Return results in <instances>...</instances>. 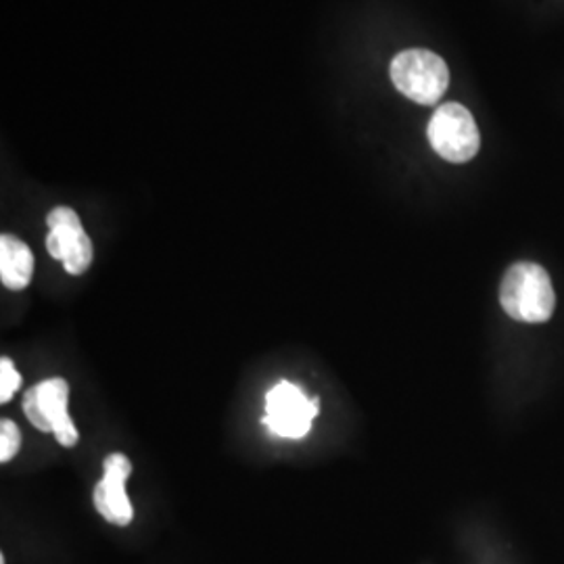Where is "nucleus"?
<instances>
[{
    "mask_svg": "<svg viewBox=\"0 0 564 564\" xmlns=\"http://www.w3.org/2000/svg\"><path fill=\"white\" fill-rule=\"evenodd\" d=\"M500 303L506 314L519 323L550 321L556 307V293L542 265L519 262L508 268L500 286Z\"/></svg>",
    "mask_w": 564,
    "mask_h": 564,
    "instance_id": "f257e3e1",
    "label": "nucleus"
},
{
    "mask_svg": "<svg viewBox=\"0 0 564 564\" xmlns=\"http://www.w3.org/2000/svg\"><path fill=\"white\" fill-rule=\"evenodd\" d=\"M391 80L410 101L435 105L449 86V69L433 51L408 48L391 61Z\"/></svg>",
    "mask_w": 564,
    "mask_h": 564,
    "instance_id": "f03ea898",
    "label": "nucleus"
},
{
    "mask_svg": "<svg viewBox=\"0 0 564 564\" xmlns=\"http://www.w3.org/2000/svg\"><path fill=\"white\" fill-rule=\"evenodd\" d=\"M426 137L435 153L445 162H470L481 147L475 118L460 102H445L437 107L426 126Z\"/></svg>",
    "mask_w": 564,
    "mask_h": 564,
    "instance_id": "7ed1b4c3",
    "label": "nucleus"
},
{
    "mask_svg": "<svg viewBox=\"0 0 564 564\" xmlns=\"http://www.w3.org/2000/svg\"><path fill=\"white\" fill-rule=\"evenodd\" d=\"M69 384L65 379H48L34 384L23 395V412L28 421L39 431L55 433V440L63 447L78 444V429L72 423L69 412Z\"/></svg>",
    "mask_w": 564,
    "mask_h": 564,
    "instance_id": "20e7f679",
    "label": "nucleus"
},
{
    "mask_svg": "<svg viewBox=\"0 0 564 564\" xmlns=\"http://www.w3.org/2000/svg\"><path fill=\"white\" fill-rule=\"evenodd\" d=\"M321 410V400H310L297 384L272 387L265 395V416L262 423L279 437L303 440L312 431V421Z\"/></svg>",
    "mask_w": 564,
    "mask_h": 564,
    "instance_id": "39448f33",
    "label": "nucleus"
},
{
    "mask_svg": "<svg viewBox=\"0 0 564 564\" xmlns=\"http://www.w3.org/2000/svg\"><path fill=\"white\" fill-rule=\"evenodd\" d=\"M46 224H48V237H46L48 253L55 260H61L69 274L74 276L84 274L93 263L95 251L78 214L72 207L61 205L53 212H48Z\"/></svg>",
    "mask_w": 564,
    "mask_h": 564,
    "instance_id": "423d86ee",
    "label": "nucleus"
},
{
    "mask_svg": "<svg viewBox=\"0 0 564 564\" xmlns=\"http://www.w3.org/2000/svg\"><path fill=\"white\" fill-rule=\"evenodd\" d=\"M102 470L105 475L95 487V506L105 521L126 527L132 523L134 517L130 498L126 494V481L132 473V463L123 454H109L102 463Z\"/></svg>",
    "mask_w": 564,
    "mask_h": 564,
    "instance_id": "0eeeda50",
    "label": "nucleus"
},
{
    "mask_svg": "<svg viewBox=\"0 0 564 564\" xmlns=\"http://www.w3.org/2000/svg\"><path fill=\"white\" fill-rule=\"evenodd\" d=\"M34 276V253L25 242L13 237H0V281L11 289L21 291L25 289Z\"/></svg>",
    "mask_w": 564,
    "mask_h": 564,
    "instance_id": "6e6552de",
    "label": "nucleus"
},
{
    "mask_svg": "<svg viewBox=\"0 0 564 564\" xmlns=\"http://www.w3.org/2000/svg\"><path fill=\"white\" fill-rule=\"evenodd\" d=\"M21 447V431L13 421H2L0 423V460L9 463L18 456Z\"/></svg>",
    "mask_w": 564,
    "mask_h": 564,
    "instance_id": "1a4fd4ad",
    "label": "nucleus"
},
{
    "mask_svg": "<svg viewBox=\"0 0 564 564\" xmlns=\"http://www.w3.org/2000/svg\"><path fill=\"white\" fill-rule=\"evenodd\" d=\"M21 377L11 358L0 360V402L9 403L20 389Z\"/></svg>",
    "mask_w": 564,
    "mask_h": 564,
    "instance_id": "9d476101",
    "label": "nucleus"
}]
</instances>
